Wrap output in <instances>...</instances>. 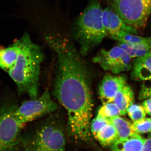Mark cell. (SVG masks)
<instances>
[{
	"label": "cell",
	"instance_id": "1",
	"mask_svg": "<svg viewBox=\"0 0 151 151\" xmlns=\"http://www.w3.org/2000/svg\"><path fill=\"white\" fill-rule=\"evenodd\" d=\"M56 55L53 92L67 112L69 134L76 140L91 139L93 104L91 74L84 60L66 38L47 36Z\"/></svg>",
	"mask_w": 151,
	"mask_h": 151
},
{
	"label": "cell",
	"instance_id": "2",
	"mask_svg": "<svg viewBox=\"0 0 151 151\" xmlns=\"http://www.w3.org/2000/svg\"><path fill=\"white\" fill-rule=\"evenodd\" d=\"M18 58L14 68L8 73L17 86L19 94H27L31 99L38 96L40 68L44 58L41 47L32 42L25 33L18 40Z\"/></svg>",
	"mask_w": 151,
	"mask_h": 151
},
{
	"label": "cell",
	"instance_id": "3",
	"mask_svg": "<svg viewBox=\"0 0 151 151\" xmlns=\"http://www.w3.org/2000/svg\"><path fill=\"white\" fill-rule=\"evenodd\" d=\"M103 10L97 0H92L76 23L73 35L83 56L89 54L108 36L102 20Z\"/></svg>",
	"mask_w": 151,
	"mask_h": 151
},
{
	"label": "cell",
	"instance_id": "4",
	"mask_svg": "<svg viewBox=\"0 0 151 151\" xmlns=\"http://www.w3.org/2000/svg\"><path fill=\"white\" fill-rule=\"evenodd\" d=\"M65 133L57 119L50 117L34 131L22 135V151H66Z\"/></svg>",
	"mask_w": 151,
	"mask_h": 151
},
{
	"label": "cell",
	"instance_id": "5",
	"mask_svg": "<svg viewBox=\"0 0 151 151\" xmlns=\"http://www.w3.org/2000/svg\"><path fill=\"white\" fill-rule=\"evenodd\" d=\"M16 107L10 104L0 107V151H22V132L26 124L14 115Z\"/></svg>",
	"mask_w": 151,
	"mask_h": 151
},
{
	"label": "cell",
	"instance_id": "6",
	"mask_svg": "<svg viewBox=\"0 0 151 151\" xmlns=\"http://www.w3.org/2000/svg\"><path fill=\"white\" fill-rule=\"evenodd\" d=\"M110 7L127 24L144 27L151 14V0H109Z\"/></svg>",
	"mask_w": 151,
	"mask_h": 151
},
{
	"label": "cell",
	"instance_id": "7",
	"mask_svg": "<svg viewBox=\"0 0 151 151\" xmlns=\"http://www.w3.org/2000/svg\"><path fill=\"white\" fill-rule=\"evenodd\" d=\"M57 108V104L52 100L47 89L40 97L23 102L15 109L14 114L19 121L26 125L29 122L53 113Z\"/></svg>",
	"mask_w": 151,
	"mask_h": 151
},
{
	"label": "cell",
	"instance_id": "8",
	"mask_svg": "<svg viewBox=\"0 0 151 151\" xmlns=\"http://www.w3.org/2000/svg\"><path fill=\"white\" fill-rule=\"evenodd\" d=\"M132 59L123 49L117 45L109 50H100L93 58V62L105 71L119 74L132 69Z\"/></svg>",
	"mask_w": 151,
	"mask_h": 151
},
{
	"label": "cell",
	"instance_id": "9",
	"mask_svg": "<svg viewBox=\"0 0 151 151\" xmlns=\"http://www.w3.org/2000/svg\"><path fill=\"white\" fill-rule=\"evenodd\" d=\"M127 84V78L123 75L107 74L99 86V95L102 103H112L117 92Z\"/></svg>",
	"mask_w": 151,
	"mask_h": 151
},
{
	"label": "cell",
	"instance_id": "10",
	"mask_svg": "<svg viewBox=\"0 0 151 151\" xmlns=\"http://www.w3.org/2000/svg\"><path fill=\"white\" fill-rule=\"evenodd\" d=\"M102 20L106 32L110 37L122 32L137 33V29L127 24L111 7H108L103 10Z\"/></svg>",
	"mask_w": 151,
	"mask_h": 151
},
{
	"label": "cell",
	"instance_id": "11",
	"mask_svg": "<svg viewBox=\"0 0 151 151\" xmlns=\"http://www.w3.org/2000/svg\"><path fill=\"white\" fill-rule=\"evenodd\" d=\"M131 77L136 81H145L151 78V51L133 61Z\"/></svg>",
	"mask_w": 151,
	"mask_h": 151
},
{
	"label": "cell",
	"instance_id": "12",
	"mask_svg": "<svg viewBox=\"0 0 151 151\" xmlns=\"http://www.w3.org/2000/svg\"><path fill=\"white\" fill-rule=\"evenodd\" d=\"M19 51L18 41L11 46L0 48V68L8 73L16 63Z\"/></svg>",
	"mask_w": 151,
	"mask_h": 151
},
{
	"label": "cell",
	"instance_id": "13",
	"mask_svg": "<svg viewBox=\"0 0 151 151\" xmlns=\"http://www.w3.org/2000/svg\"><path fill=\"white\" fill-rule=\"evenodd\" d=\"M145 139L139 134L131 137L118 139L110 147L112 151H142Z\"/></svg>",
	"mask_w": 151,
	"mask_h": 151
},
{
	"label": "cell",
	"instance_id": "14",
	"mask_svg": "<svg viewBox=\"0 0 151 151\" xmlns=\"http://www.w3.org/2000/svg\"><path fill=\"white\" fill-rule=\"evenodd\" d=\"M134 91L127 84L117 92L113 102L119 108L121 116H124L127 114L129 107L134 103Z\"/></svg>",
	"mask_w": 151,
	"mask_h": 151
},
{
	"label": "cell",
	"instance_id": "15",
	"mask_svg": "<svg viewBox=\"0 0 151 151\" xmlns=\"http://www.w3.org/2000/svg\"><path fill=\"white\" fill-rule=\"evenodd\" d=\"M93 137L104 147L111 146L119 139L116 128L110 122L101 127Z\"/></svg>",
	"mask_w": 151,
	"mask_h": 151
},
{
	"label": "cell",
	"instance_id": "16",
	"mask_svg": "<svg viewBox=\"0 0 151 151\" xmlns=\"http://www.w3.org/2000/svg\"><path fill=\"white\" fill-rule=\"evenodd\" d=\"M108 119L116 128L119 139H126L138 134L132 129V123L120 116H114Z\"/></svg>",
	"mask_w": 151,
	"mask_h": 151
},
{
	"label": "cell",
	"instance_id": "17",
	"mask_svg": "<svg viewBox=\"0 0 151 151\" xmlns=\"http://www.w3.org/2000/svg\"><path fill=\"white\" fill-rule=\"evenodd\" d=\"M110 37L114 40L118 41L119 42H124L129 44L151 45V37H143L126 32H119L116 35L112 36Z\"/></svg>",
	"mask_w": 151,
	"mask_h": 151
},
{
	"label": "cell",
	"instance_id": "18",
	"mask_svg": "<svg viewBox=\"0 0 151 151\" xmlns=\"http://www.w3.org/2000/svg\"><path fill=\"white\" fill-rule=\"evenodd\" d=\"M118 45L123 49L132 58L142 56L151 51V45H132L119 42Z\"/></svg>",
	"mask_w": 151,
	"mask_h": 151
},
{
	"label": "cell",
	"instance_id": "19",
	"mask_svg": "<svg viewBox=\"0 0 151 151\" xmlns=\"http://www.w3.org/2000/svg\"><path fill=\"white\" fill-rule=\"evenodd\" d=\"M120 115V110L113 102L103 103L98 110L97 114V116L108 119Z\"/></svg>",
	"mask_w": 151,
	"mask_h": 151
},
{
	"label": "cell",
	"instance_id": "20",
	"mask_svg": "<svg viewBox=\"0 0 151 151\" xmlns=\"http://www.w3.org/2000/svg\"><path fill=\"white\" fill-rule=\"evenodd\" d=\"M133 130L138 134L151 132V118L145 119L135 121L132 123Z\"/></svg>",
	"mask_w": 151,
	"mask_h": 151
},
{
	"label": "cell",
	"instance_id": "21",
	"mask_svg": "<svg viewBox=\"0 0 151 151\" xmlns=\"http://www.w3.org/2000/svg\"><path fill=\"white\" fill-rule=\"evenodd\" d=\"M127 113L133 122L145 119L147 115L142 105L134 103L130 105L128 108Z\"/></svg>",
	"mask_w": 151,
	"mask_h": 151
},
{
	"label": "cell",
	"instance_id": "22",
	"mask_svg": "<svg viewBox=\"0 0 151 151\" xmlns=\"http://www.w3.org/2000/svg\"><path fill=\"white\" fill-rule=\"evenodd\" d=\"M149 98H151V78L143 81L139 93V100H144Z\"/></svg>",
	"mask_w": 151,
	"mask_h": 151
},
{
	"label": "cell",
	"instance_id": "23",
	"mask_svg": "<svg viewBox=\"0 0 151 151\" xmlns=\"http://www.w3.org/2000/svg\"><path fill=\"white\" fill-rule=\"evenodd\" d=\"M142 103L143 108L147 114L151 116V98L144 100Z\"/></svg>",
	"mask_w": 151,
	"mask_h": 151
},
{
	"label": "cell",
	"instance_id": "24",
	"mask_svg": "<svg viewBox=\"0 0 151 151\" xmlns=\"http://www.w3.org/2000/svg\"><path fill=\"white\" fill-rule=\"evenodd\" d=\"M142 151H151V137L145 139V143Z\"/></svg>",
	"mask_w": 151,
	"mask_h": 151
},
{
	"label": "cell",
	"instance_id": "25",
	"mask_svg": "<svg viewBox=\"0 0 151 151\" xmlns=\"http://www.w3.org/2000/svg\"><path fill=\"white\" fill-rule=\"evenodd\" d=\"M148 137H151V132L150 133V134L149 135Z\"/></svg>",
	"mask_w": 151,
	"mask_h": 151
}]
</instances>
